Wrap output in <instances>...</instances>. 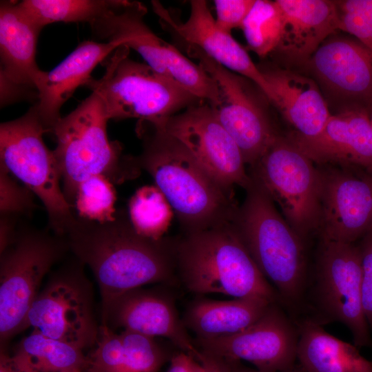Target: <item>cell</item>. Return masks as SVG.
<instances>
[{"label": "cell", "mask_w": 372, "mask_h": 372, "mask_svg": "<svg viewBox=\"0 0 372 372\" xmlns=\"http://www.w3.org/2000/svg\"><path fill=\"white\" fill-rule=\"evenodd\" d=\"M121 0H23L19 6L41 29L55 22H87L100 19Z\"/></svg>", "instance_id": "f1b7e54d"}, {"label": "cell", "mask_w": 372, "mask_h": 372, "mask_svg": "<svg viewBox=\"0 0 372 372\" xmlns=\"http://www.w3.org/2000/svg\"><path fill=\"white\" fill-rule=\"evenodd\" d=\"M190 12L185 22L158 1H152L154 12L158 17L162 28L177 43L193 45L225 68L254 83L269 102L272 93L262 72L249 54L231 34L216 25L205 0H192Z\"/></svg>", "instance_id": "e0dca14e"}, {"label": "cell", "mask_w": 372, "mask_h": 372, "mask_svg": "<svg viewBox=\"0 0 372 372\" xmlns=\"http://www.w3.org/2000/svg\"><path fill=\"white\" fill-rule=\"evenodd\" d=\"M215 81L217 103L214 114L240 148L245 164L253 166L277 135L258 94L255 84L214 61L197 47L177 43Z\"/></svg>", "instance_id": "4fadbf2b"}, {"label": "cell", "mask_w": 372, "mask_h": 372, "mask_svg": "<svg viewBox=\"0 0 372 372\" xmlns=\"http://www.w3.org/2000/svg\"><path fill=\"white\" fill-rule=\"evenodd\" d=\"M176 276L185 289L198 296L280 300L230 223L178 238Z\"/></svg>", "instance_id": "3957f363"}, {"label": "cell", "mask_w": 372, "mask_h": 372, "mask_svg": "<svg viewBox=\"0 0 372 372\" xmlns=\"http://www.w3.org/2000/svg\"><path fill=\"white\" fill-rule=\"evenodd\" d=\"M164 130L178 141L223 187L246 189L252 179L238 145L202 101L167 119Z\"/></svg>", "instance_id": "5bb4252c"}, {"label": "cell", "mask_w": 372, "mask_h": 372, "mask_svg": "<svg viewBox=\"0 0 372 372\" xmlns=\"http://www.w3.org/2000/svg\"><path fill=\"white\" fill-rule=\"evenodd\" d=\"M108 121L100 96L92 92L50 132L56 141L53 153L63 192L72 209L79 186L88 178L101 175L121 184L141 173L135 157L123 155L120 143L109 139Z\"/></svg>", "instance_id": "5b68a950"}, {"label": "cell", "mask_w": 372, "mask_h": 372, "mask_svg": "<svg viewBox=\"0 0 372 372\" xmlns=\"http://www.w3.org/2000/svg\"><path fill=\"white\" fill-rule=\"evenodd\" d=\"M307 63L333 92L372 109V51L360 41L327 39Z\"/></svg>", "instance_id": "44dd1931"}, {"label": "cell", "mask_w": 372, "mask_h": 372, "mask_svg": "<svg viewBox=\"0 0 372 372\" xmlns=\"http://www.w3.org/2000/svg\"><path fill=\"white\" fill-rule=\"evenodd\" d=\"M251 179L230 225L280 300L296 304L306 287L303 239L266 191Z\"/></svg>", "instance_id": "277c9868"}, {"label": "cell", "mask_w": 372, "mask_h": 372, "mask_svg": "<svg viewBox=\"0 0 372 372\" xmlns=\"http://www.w3.org/2000/svg\"><path fill=\"white\" fill-rule=\"evenodd\" d=\"M65 237L70 251L93 273L101 294V315L112 300L130 290L178 282V238L144 237L123 211L103 223L78 216Z\"/></svg>", "instance_id": "6da1fadb"}, {"label": "cell", "mask_w": 372, "mask_h": 372, "mask_svg": "<svg viewBox=\"0 0 372 372\" xmlns=\"http://www.w3.org/2000/svg\"><path fill=\"white\" fill-rule=\"evenodd\" d=\"M146 12L147 8L141 2L121 0L117 6L90 26L97 38L116 41L135 50L153 70L210 105H215L218 99L215 81L198 63L158 37L144 21Z\"/></svg>", "instance_id": "30bf717a"}, {"label": "cell", "mask_w": 372, "mask_h": 372, "mask_svg": "<svg viewBox=\"0 0 372 372\" xmlns=\"http://www.w3.org/2000/svg\"><path fill=\"white\" fill-rule=\"evenodd\" d=\"M216 25L231 33L234 28H241L255 0H216Z\"/></svg>", "instance_id": "e575fe53"}, {"label": "cell", "mask_w": 372, "mask_h": 372, "mask_svg": "<svg viewBox=\"0 0 372 372\" xmlns=\"http://www.w3.org/2000/svg\"><path fill=\"white\" fill-rule=\"evenodd\" d=\"M85 265L74 260L50 274L26 318V329L71 344L82 350L94 347L99 332L92 285Z\"/></svg>", "instance_id": "8fae6325"}, {"label": "cell", "mask_w": 372, "mask_h": 372, "mask_svg": "<svg viewBox=\"0 0 372 372\" xmlns=\"http://www.w3.org/2000/svg\"><path fill=\"white\" fill-rule=\"evenodd\" d=\"M120 46L116 41H84L50 72H45L38 87L35 105L47 132H50L61 119L62 105L79 87L89 86L94 79L92 73L95 67Z\"/></svg>", "instance_id": "7402d4cb"}, {"label": "cell", "mask_w": 372, "mask_h": 372, "mask_svg": "<svg viewBox=\"0 0 372 372\" xmlns=\"http://www.w3.org/2000/svg\"><path fill=\"white\" fill-rule=\"evenodd\" d=\"M335 3L340 14V30L354 36L372 51V0Z\"/></svg>", "instance_id": "d6a6232c"}, {"label": "cell", "mask_w": 372, "mask_h": 372, "mask_svg": "<svg viewBox=\"0 0 372 372\" xmlns=\"http://www.w3.org/2000/svg\"><path fill=\"white\" fill-rule=\"evenodd\" d=\"M248 172L302 239L318 231L320 169L288 137L276 135Z\"/></svg>", "instance_id": "9c48e42d"}, {"label": "cell", "mask_w": 372, "mask_h": 372, "mask_svg": "<svg viewBox=\"0 0 372 372\" xmlns=\"http://www.w3.org/2000/svg\"><path fill=\"white\" fill-rule=\"evenodd\" d=\"M129 218L140 235L153 240L164 238L173 218L169 203L155 185L138 189L130 198Z\"/></svg>", "instance_id": "f546056e"}, {"label": "cell", "mask_w": 372, "mask_h": 372, "mask_svg": "<svg viewBox=\"0 0 372 372\" xmlns=\"http://www.w3.org/2000/svg\"><path fill=\"white\" fill-rule=\"evenodd\" d=\"M86 372H158L168 360L156 338L100 324Z\"/></svg>", "instance_id": "d4e9b609"}, {"label": "cell", "mask_w": 372, "mask_h": 372, "mask_svg": "<svg viewBox=\"0 0 372 372\" xmlns=\"http://www.w3.org/2000/svg\"><path fill=\"white\" fill-rule=\"evenodd\" d=\"M269 84L273 103L302 137L319 134L331 116L327 103L314 81L294 72L258 67Z\"/></svg>", "instance_id": "cb8c5ba5"}, {"label": "cell", "mask_w": 372, "mask_h": 372, "mask_svg": "<svg viewBox=\"0 0 372 372\" xmlns=\"http://www.w3.org/2000/svg\"><path fill=\"white\" fill-rule=\"evenodd\" d=\"M361 274L358 245L320 240L315 285L319 320L316 322L342 323L358 348L372 347L362 306Z\"/></svg>", "instance_id": "7c38bea8"}, {"label": "cell", "mask_w": 372, "mask_h": 372, "mask_svg": "<svg viewBox=\"0 0 372 372\" xmlns=\"http://www.w3.org/2000/svg\"><path fill=\"white\" fill-rule=\"evenodd\" d=\"M42 29L22 10L17 1H1V107L37 99L45 72L36 61L37 45Z\"/></svg>", "instance_id": "ac0fdd59"}, {"label": "cell", "mask_w": 372, "mask_h": 372, "mask_svg": "<svg viewBox=\"0 0 372 372\" xmlns=\"http://www.w3.org/2000/svg\"><path fill=\"white\" fill-rule=\"evenodd\" d=\"M273 302L260 298L216 300L198 298L189 304L183 321L196 338L213 339L237 333L257 321Z\"/></svg>", "instance_id": "484cf974"}, {"label": "cell", "mask_w": 372, "mask_h": 372, "mask_svg": "<svg viewBox=\"0 0 372 372\" xmlns=\"http://www.w3.org/2000/svg\"><path fill=\"white\" fill-rule=\"evenodd\" d=\"M282 16V30L276 51L306 62L316 50L340 30L335 1L329 0H276Z\"/></svg>", "instance_id": "603a6c76"}, {"label": "cell", "mask_w": 372, "mask_h": 372, "mask_svg": "<svg viewBox=\"0 0 372 372\" xmlns=\"http://www.w3.org/2000/svg\"><path fill=\"white\" fill-rule=\"evenodd\" d=\"M361 255V289L364 315L372 331V230L362 238L358 245Z\"/></svg>", "instance_id": "d590c367"}, {"label": "cell", "mask_w": 372, "mask_h": 372, "mask_svg": "<svg viewBox=\"0 0 372 372\" xmlns=\"http://www.w3.org/2000/svg\"><path fill=\"white\" fill-rule=\"evenodd\" d=\"M34 193L20 185L6 167L0 165V211L1 214L30 216L37 207Z\"/></svg>", "instance_id": "836d02e7"}, {"label": "cell", "mask_w": 372, "mask_h": 372, "mask_svg": "<svg viewBox=\"0 0 372 372\" xmlns=\"http://www.w3.org/2000/svg\"><path fill=\"white\" fill-rule=\"evenodd\" d=\"M48 132L34 104L22 116L0 125V165L43 203L48 228L64 236L76 216L61 187V176L53 151L45 145Z\"/></svg>", "instance_id": "ba28073f"}, {"label": "cell", "mask_w": 372, "mask_h": 372, "mask_svg": "<svg viewBox=\"0 0 372 372\" xmlns=\"http://www.w3.org/2000/svg\"><path fill=\"white\" fill-rule=\"evenodd\" d=\"M298 336V329L273 302L257 321L237 333L194 340L201 351L227 360L245 361L262 371L282 372L296 366Z\"/></svg>", "instance_id": "9a60e30c"}, {"label": "cell", "mask_w": 372, "mask_h": 372, "mask_svg": "<svg viewBox=\"0 0 372 372\" xmlns=\"http://www.w3.org/2000/svg\"><path fill=\"white\" fill-rule=\"evenodd\" d=\"M196 360L200 364V372H231L230 361L203 351L200 350Z\"/></svg>", "instance_id": "74e56055"}, {"label": "cell", "mask_w": 372, "mask_h": 372, "mask_svg": "<svg viewBox=\"0 0 372 372\" xmlns=\"http://www.w3.org/2000/svg\"><path fill=\"white\" fill-rule=\"evenodd\" d=\"M231 362V372H266L246 367L240 364V362ZM282 372H302L298 364L292 369Z\"/></svg>", "instance_id": "ab89813d"}, {"label": "cell", "mask_w": 372, "mask_h": 372, "mask_svg": "<svg viewBox=\"0 0 372 372\" xmlns=\"http://www.w3.org/2000/svg\"><path fill=\"white\" fill-rule=\"evenodd\" d=\"M130 50L118 47L102 78L87 87L100 96L109 120L137 118V123L163 127L171 116L203 101L145 63L129 58Z\"/></svg>", "instance_id": "8992f818"}, {"label": "cell", "mask_w": 372, "mask_h": 372, "mask_svg": "<svg viewBox=\"0 0 372 372\" xmlns=\"http://www.w3.org/2000/svg\"><path fill=\"white\" fill-rule=\"evenodd\" d=\"M0 372H17L10 366L2 355H1L0 358Z\"/></svg>", "instance_id": "60d3db41"}, {"label": "cell", "mask_w": 372, "mask_h": 372, "mask_svg": "<svg viewBox=\"0 0 372 372\" xmlns=\"http://www.w3.org/2000/svg\"><path fill=\"white\" fill-rule=\"evenodd\" d=\"M241 29L248 48L260 57L276 50L282 30V16L276 1L255 0Z\"/></svg>", "instance_id": "4dcf8cb0"}, {"label": "cell", "mask_w": 372, "mask_h": 372, "mask_svg": "<svg viewBox=\"0 0 372 372\" xmlns=\"http://www.w3.org/2000/svg\"><path fill=\"white\" fill-rule=\"evenodd\" d=\"M321 173V239L354 243L372 230V174L329 165Z\"/></svg>", "instance_id": "2e32d148"}, {"label": "cell", "mask_w": 372, "mask_h": 372, "mask_svg": "<svg viewBox=\"0 0 372 372\" xmlns=\"http://www.w3.org/2000/svg\"><path fill=\"white\" fill-rule=\"evenodd\" d=\"M115 200L114 184L103 176H94L79 186L73 209H76L80 218L107 222L115 218Z\"/></svg>", "instance_id": "1f68e13d"}, {"label": "cell", "mask_w": 372, "mask_h": 372, "mask_svg": "<svg viewBox=\"0 0 372 372\" xmlns=\"http://www.w3.org/2000/svg\"><path fill=\"white\" fill-rule=\"evenodd\" d=\"M19 224V217L1 214L0 218V251L5 249L14 240Z\"/></svg>", "instance_id": "8d00e7d4"}, {"label": "cell", "mask_w": 372, "mask_h": 372, "mask_svg": "<svg viewBox=\"0 0 372 372\" xmlns=\"http://www.w3.org/2000/svg\"><path fill=\"white\" fill-rule=\"evenodd\" d=\"M2 355L17 372H86L83 350L33 330L16 346L12 355Z\"/></svg>", "instance_id": "83f0119b"}, {"label": "cell", "mask_w": 372, "mask_h": 372, "mask_svg": "<svg viewBox=\"0 0 372 372\" xmlns=\"http://www.w3.org/2000/svg\"><path fill=\"white\" fill-rule=\"evenodd\" d=\"M68 250L65 237L19 224L12 242L0 251L1 349L26 329L28 312L44 278Z\"/></svg>", "instance_id": "52a82bcc"}, {"label": "cell", "mask_w": 372, "mask_h": 372, "mask_svg": "<svg viewBox=\"0 0 372 372\" xmlns=\"http://www.w3.org/2000/svg\"><path fill=\"white\" fill-rule=\"evenodd\" d=\"M167 372H200V364L190 355L180 351L171 357Z\"/></svg>", "instance_id": "f35d334b"}, {"label": "cell", "mask_w": 372, "mask_h": 372, "mask_svg": "<svg viewBox=\"0 0 372 372\" xmlns=\"http://www.w3.org/2000/svg\"><path fill=\"white\" fill-rule=\"evenodd\" d=\"M143 150L135 157L169 203L184 234L229 223L238 206L234 191L219 183L163 127L137 123Z\"/></svg>", "instance_id": "7a4b0ae2"}, {"label": "cell", "mask_w": 372, "mask_h": 372, "mask_svg": "<svg viewBox=\"0 0 372 372\" xmlns=\"http://www.w3.org/2000/svg\"><path fill=\"white\" fill-rule=\"evenodd\" d=\"M297 362L302 372H372V362L354 344L327 333L313 319L298 329Z\"/></svg>", "instance_id": "4316f807"}, {"label": "cell", "mask_w": 372, "mask_h": 372, "mask_svg": "<svg viewBox=\"0 0 372 372\" xmlns=\"http://www.w3.org/2000/svg\"><path fill=\"white\" fill-rule=\"evenodd\" d=\"M101 324L165 338L196 360L200 353L178 315L175 297L164 289L143 287L121 294L101 315Z\"/></svg>", "instance_id": "d6986e66"}, {"label": "cell", "mask_w": 372, "mask_h": 372, "mask_svg": "<svg viewBox=\"0 0 372 372\" xmlns=\"http://www.w3.org/2000/svg\"><path fill=\"white\" fill-rule=\"evenodd\" d=\"M369 109L352 104L331 115L313 137L294 132L287 137L314 163L355 167L372 174V127Z\"/></svg>", "instance_id": "ffe728a7"}]
</instances>
